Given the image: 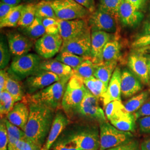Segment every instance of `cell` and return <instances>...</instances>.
<instances>
[{
    "mask_svg": "<svg viewBox=\"0 0 150 150\" xmlns=\"http://www.w3.org/2000/svg\"><path fill=\"white\" fill-rule=\"evenodd\" d=\"M43 26L45 28L46 33L47 34L59 33L58 20L52 18H45L42 19Z\"/></svg>",
    "mask_w": 150,
    "mask_h": 150,
    "instance_id": "obj_41",
    "label": "cell"
},
{
    "mask_svg": "<svg viewBox=\"0 0 150 150\" xmlns=\"http://www.w3.org/2000/svg\"><path fill=\"white\" fill-rule=\"evenodd\" d=\"M99 6L103 10L107 11L115 16L117 20V10L120 3L122 0H99Z\"/></svg>",
    "mask_w": 150,
    "mask_h": 150,
    "instance_id": "obj_39",
    "label": "cell"
},
{
    "mask_svg": "<svg viewBox=\"0 0 150 150\" xmlns=\"http://www.w3.org/2000/svg\"><path fill=\"white\" fill-rule=\"evenodd\" d=\"M23 6L24 5H20L13 7L10 13L2 20L0 21L1 28L17 26L21 17Z\"/></svg>",
    "mask_w": 150,
    "mask_h": 150,
    "instance_id": "obj_33",
    "label": "cell"
},
{
    "mask_svg": "<svg viewBox=\"0 0 150 150\" xmlns=\"http://www.w3.org/2000/svg\"><path fill=\"white\" fill-rule=\"evenodd\" d=\"M70 123V120L64 111L58 110L54 115L48 137L43 146L46 150H49L57 139L62 132Z\"/></svg>",
    "mask_w": 150,
    "mask_h": 150,
    "instance_id": "obj_19",
    "label": "cell"
},
{
    "mask_svg": "<svg viewBox=\"0 0 150 150\" xmlns=\"http://www.w3.org/2000/svg\"><path fill=\"white\" fill-rule=\"evenodd\" d=\"M145 56L147 58V64L149 67V77H150V54H145Z\"/></svg>",
    "mask_w": 150,
    "mask_h": 150,
    "instance_id": "obj_56",
    "label": "cell"
},
{
    "mask_svg": "<svg viewBox=\"0 0 150 150\" xmlns=\"http://www.w3.org/2000/svg\"><path fill=\"white\" fill-rule=\"evenodd\" d=\"M53 150H81L69 136L55 141Z\"/></svg>",
    "mask_w": 150,
    "mask_h": 150,
    "instance_id": "obj_38",
    "label": "cell"
},
{
    "mask_svg": "<svg viewBox=\"0 0 150 150\" xmlns=\"http://www.w3.org/2000/svg\"><path fill=\"white\" fill-rule=\"evenodd\" d=\"M137 10L141 11L144 8L148 0H126Z\"/></svg>",
    "mask_w": 150,
    "mask_h": 150,
    "instance_id": "obj_51",
    "label": "cell"
},
{
    "mask_svg": "<svg viewBox=\"0 0 150 150\" xmlns=\"http://www.w3.org/2000/svg\"><path fill=\"white\" fill-rule=\"evenodd\" d=\"M13 97L7 91L0 92V113L1 117L7 115L15 104Z\"/></svg>",
    "mask_w": 150,
    "mask_h": 150,
    "instance_id": "obj_36",
    "label": "cell"
},
{
    "mask_svg": "<svg viewBox=\"0 0 150 150\" xmlns=\"http://www.w3.org/2000/svg\"><path fill=\"white\" fill-rule=\"evenodd\" d=\"M108 121L119 130L131 133L135 131L136 120L134 115L127 112L125 108L116 113Z\"/></svg>",
    "mask_w": 150,
    "mask_h": 150,
    "instance_id": "obj_22",
    "label": "cell"
},
{
    "mask_svg": "<svg viewBox=\"0 0 150 150\" xmlns=\"http://www.w3.org/2000/svg\"><path fill=\"white\" fill-rule=\"evenodd\" d=\"M58 22L59 34L64 41L76 38L90 28L85 19L67 21L58 19Z\"/></svg>",
    "mask_w": 150,
    "mask_h": 150,
    "instance_id": "obj_14",
    "label": "cell"
},
{
    "mask_svg": "<svg viewBox=\"0 0 150 150\" xmlns=\"http://www.w3.org/2000/svg\"><path fill=\"white\" fill-rule=\"evenodd\" d=\"M149 34H150V20L145 23L142 35H146Z\"/></svg>",
    "mask_w": 150,
    "mask_h": 150,
    "instance_id": "obj_54",
    "label": "cell"
},
{
    "mask_svg": "<svg viewBox=\"0 0 150 150\" xmlns=\"http://www.w3.org/2000/svg\"><path fill=\"white\" fill-rule=\"evenodd\" d=\"M7 39L11 54L15 57L28 54L33 45V40L18 32L9 33Z\"/></svg>",
    "mask_w": 150,
    "mask_h": 150,
    "instance_id": "obj_17",
    "label": "cell"
},
{
    "mask_svg": "<svg viewBox=\"0 0 150 150\" xmlns=\"http://www.w3.org/2000/svg\"><path fill=\"white\" fill-rule=\"evenodd\" d=\"M11 53L7 43L4 39L1 38L0 42V69L5 70L8 64L11 59Z\"/></svg>",
    "mask_w": 150,
    "mask_h": 150,
    "instance_id": "obj_37",
    "label": "cell"
},
{
    "mask_svg": "<svg viewBox=\"0 0 150 150\" xmlns=\"http://www.w3.org/2000/svg\"><path fill=\"white\" fill-rule=\"evenodd\" d=\"M41 150H46V149H45V148H44V147H42V149H41Z\"/></svg>",
    "mask_w": 150,
    "mask_h": 150,
    "instance_id": "obj_59",
    "label": "cell"
},
{
    "mask_svg": "<svg viewBox=\"0 0 150 150\" xmlns=\"http://www.w3.org/2000/svg\"><path fill=\"white\" fill-rule=\"evenodd\" d=\"M36 16L41 19L52 18L58 20L50 1L41 0L36 4Z\"/></svg>",
    "mask_w": 150,
    "mask_h": 150,
    "instance_id": "obj_35",
    "label": "cell"
},
{
    "mask_svg": "<svg viewBox=\"0 0 150 150\" xmlns=\"http://www.w3.org/2000/svg\"><path fill=\"white\" fill-rule=\"evenodd\" d=\"M71 77H65L47 87L28 95V102L41 105L51 108L54 111L61 106V103L66 87Z\"/></svg>",
    "mask_w": 150,
    "mask_h": 150,
    "instance_id": "obj_2",
    "label": "cell"
},
{
    "mask_svg": "<svg viewBox=\"0 0 150 150\" xmlns=\"http://www.w3.org/2000/svg\"><path fill=\"white\" fill-rule=\"evenodd\" d=\"M150 95V91L146 90L131 97L123 104L126 111L131 113L136 112L146 102Z\"/></svg>",
    "mask_w": 150,
    "mask_h": 150,
    "instance_id": "obj_27",
    "label": "cell"
},
{
    "mask_svg": "<svg viewBox=\"0 0 150 150\" xmlns=\"http://www.w3.org/2000/svg\"><path fill=\"white\" fill-rule=\"evenodd\" d=\"M127 65L130 70L143 85H150V77L147 58L145 54L134 50L129 54Z\"/></svg>",
    "mask_w": 150,
    "mask_h": 150,
    "instance_id": "obj_13",
    "label": "cell"
},
{
    "mask_svg": "<svg viewBox=\"0 0 150 150\" xmlns=\"http://www.w3.org/2000/svg\"><path fill=\"white\" fill-rule=\"evenodd\" d=\"M123 108L125 106L121 101L116 100L108 103L105 106V113L107 120H108L113 115Z\"/></svg>",
    "mask_w": 150,
    "mask_h": 150,
    "instance_id": "obj_40",
    "label": "cell"
},
{
    "mask_svg": "<svg viewBox=\"0 0 150 150\" xmlns=\"http://www.w3.org/2000/svg\"><path fill=\"white\" fill-rule=\"evenodd\" d=\"M30 115L29 106L26 102L15 103L11 111L6 115V119L12 125L24 131Z\"/></svg>",
    "mask_w": 150,
    "mask_h": 150,
    "instance_id": "obj_20",
    "label": "cell"
},
{
    "mask_svg": "<svg viewBox=\"0 0 150 150\" xmlns=\"http://www.w3.org/2000/svg\"><path fill=\"white\" fill-rule=\"evenodd\" d=\"M100 150H107L127 142L134 139V135L114 127L108 122L100 125Z\"/></svg>",
    "mask_w": 150,
    "mask_h": 150,
    "instance_id": "obj_4",
    "label": "cell"
},
{
    "mask_svg": "<svg viewBox=\"0 0 150 150\" xmlns=\"http://www.w3.org/2000/svg\"><path fill=\"white\" fill-rule=\"evenodd\" d=\"M2 2L13 6L20 5L21 0H1Z\"/></svg>",
    "mask_w": 150,
    "mask_h": 150,
    "instance_id": "obj_53",
    "label": "cell"
},
{
    "mask_svg": "<svg viewBox=\"0 0 150 150\" xmlns=\"http://www.w3.org/2000/svg\"><path fill=\"white\" fill-rule=\"evenodd\" d=\"M5 121L8 134V150H19L17 143L25 136V132L21 129L10 123L6 118Z\"/></svg>",
    "mask_w": 150,
    "mask_h": 150,
    "instance_id": "obj_28",
    "label": "cell"
},
{
    "mask_svg": "<svg viewBox=\"0 0 150 150\" xmlns=\"http://www.w3.org/2000/svg\"><path fill=\"white\" fill-rule=\"evenodd\" d=\"M144 14L126 0H122L118 6L117 18L122 25L127 27L138 25L144 18Z\"/></svg>",
    "mask_w": 150,
    "mask_h": 150,
    "instance_id": "obj_16",
    "label": "cell"
},
{
    "mask_svg": "<svg viewBox=\"0 0 150 150\" xmlns=\"http://www.w3.org/2000/svg\"></svg>",
    "mask_w": 150,
    "mask_h": 150,
    "instance_id": "obj_60",
    "label": "cell"
},
{
    "mask_svg": "<svg viewBox=\"0 0 150 150\" xmlns=\"http://www.w3.org/2000/svg\"><path fill=\"white\" fill-rule=\"evenodd\" d=\"M121 70L117 66L110 81L107 90L102 99L104 107L113 101H121Z\"/></svg>",
    "mask_w": 150,
    "mask_h": 150,
    "instance_id": "obj_21",
    "label": "cell"
},
{
    "mask_svg": "<svg viewBox=\"0 0 150 150\" xmlns=\"http://www.w3.org/2000/svg\"><path fill=\"white\" fill-rule=\"evenodd\" d=\"M63 42L59 33H46L35 43V51L41 57L50 59L60 52Z\"/></svg>",
    "mask_w": 150,
    "mask_h": 150,
    "instance_id": "obj_9",
    "label": "cell"
},
{
    "mask_svg": "<svg viewBox=\"0 0 150 150\" xmlns=\"http://www.w3.org/2000/svg\"><path fill=\"white\" fill-rule=\"evenodd\" d=\"M21 30L24 35L32 40L38 39L46 33L42 19L38 17H36L31 25L26 28H21Z\"/></svg>",
    "mask_w": 150,
    "mask_h": 150,
    "instance_id": "obj_29",
    "label": "cell"
},
{
    "mask_svg": "<svg viewBox=\"0 0 150 150\" xmlns=\"http://www.w3.org/2000/svg\"><path fill=\"white\" fill-rule=\"evenodd\" d=\"M117 64L118 62L117 61H107L96 64L93 76L101 81L107 88L113 74L117 66Z\"/></svg>",
    "mask_w": 150,
    "mask_h": 150,
    "instance_id": "obj_24",
    "label": "cell"
},
{
    "mask_svg": "<svg viewBox=\"0 0 150 150\" xmlns=\"http://www.w3.org/2000/svg\"><path fill=\"white\" fill-rule=\"evenodd\" d=\"M55 59L74 70L88 58L68 52H59Z\"/></svg>",
    "mask_w": 150,
    "mask_h": 150,
    "instance_id": "obj_34",
    "label": "cell"
},
{
    "mask_svg": "<svg viewBox=\"0 0 150 150\" xmlns=\"http://www.w3.org/2000/svg\"><path fill=\"white\" fill-rule=\"evenodd\" d=\"M36 17V4L24 5L18 26L21 28L28 27L32 24Z\"/></svg>",
    "mask_w": 150,
    "mask_h": 150,
    "instance_id": "obj_30",
    "label": "cell"
},
{
    "mask_svg": "<svg viewBox=\"0 0 150 150\" xmlns=\"http://www.w3.org/2000/svg\"><path fill=\"white\" fill-rule=\"evenodd\" d=\"M30 115L24 129L25 136L41 148L48 137L54 120V110L43 105L28 102Z\"/></svg>",
    "mask_w": 150,
    "mask_h": 150,
    "instance_id": "obj_1",
    "label": "cell"
},
{
    "mask_svg": "<svg viewBox=\"0 0 150 150\" xmlns=\"http://www.w3.org/2000/svg\"><path fill=\"white\" fill-rule=\"evenodd\" d=\"M84 85L87 90L98 98H102L107 90V87L102 81L92 76L89 79L83 80Z\"/></svg>",
    "mask_w": 150,
    "mask_h": 150,
    "instance_id": "obj_32",
    "label": "cell"
},
{
    "mask_svg": "<svg viewBox=\"0 0 150 150\" xmlns=\"http://www.w3.org/2000/svg\"><path fill=\"white\" fill-rule=\"evenodd\" d=\"M8 76L6 86V90L13 97L15 102L21 101L24 95V88L20 80L13 75L10 70L8 71Z\"/></svg>",
    "mask_w": 150,
    "mask_h": 150,
    "instance_id": "obj_25",
    "label": "cell"
},
{
    "mask_svg": "<svg viewBox=\"0 0 150 150\" xmlns=\"http://www.w3.org/2000/svg\"><path fill=\"white\" fill-rule=\"evenodd\" d=\"M141 150H150V136L146 137L140 144Z\"/></svg>",
    "mask_w": 150,
    "mask_h": 150,
    "instance_id": "obj_52",
    "label": "cell"
},
{
    "mask_svg": "<svg viewBox=\"0 0 150 150\" xmlns=\"http://www.w3.org/2000/svg\"><path fill=\"white\" fill-rule=\"evenodd\" d=\"M113 33L102 31H91V59L95 64L103 62V50L106 45L115 39Z\"/></svg>",
    "mask_w": 150,
    "mask_h": 150,
    "instance_id": "obj_15",
    "label": "cell"
},
{
    "mask_svg": "<svg viewBox=\"0 0 150 150\" xmlns=\"http://www.w3.org/2000/svg\"><path fill=\"white\" fill-rule=\"evenodd\" d=\"M132 47L134 50L143 48L150 46V34L141 35L132 43Z\"/></svg>",
    "mask_w": 150,
    "mask_h": 150,
    "instance_id": "obj_44",
    "label": "cell"
},
{
    "mask_svg": "<svg viewBox=\"0 0 150 150\" xmlns=\"http://www.w3.org/2000/svg\"><path fill=\"white\" fill-rule=\"evenodd\" d=\"M60 52H68L91 59V28L76 38L64 41Z\"/></svg>",
    "mask_w": 150,
    "mask_h": 150,
    "instance_id": "obj_10",
    "label": "cell"
},
{
    "mask_svg": "<svg viewBox=\"0 0 150 150\" xmlns=\"http://www.w3.org/2000/svg\"><path fill=\"white\" fill-rule=\"evenodd\" d=\"M143 89V83L128 69L121 71V96L128 98L134 96Z\"/></svg>",
    "mask_w": 150,
    "mask_h": 150,
    "instance_id": "obj_18",
    "label": "cell"
},
{
    "mask_svg": "<svg viewBox=\"0 0 150 150\" xmlns=\"http://www.w3.org/2000/svg\"><path fill=\"white\" fill-rule=\"evenodd\" d=\"M0 150H8V134L5 118H1L0 122Z\"/></svg>",
    "mask_w": 150,
    "mask_h": 150,
    "instance_id": "obj_42",
    "label": "cell"
},
{
    "mask_svg": "<svg viewBox=\"0 0 150 150\" xmlns=\"http://www.w3.org/2000/svg\"><path fill=\"white\" fill-rule=\"evenodd\" d=\"M83 80L73 75L67 83L61 103V107L67 116H74L80 106L86 93Z\"/></svg>",
    "mask_w": 150,
    "mask_h": 150,
    "instance_id": "obj_3",
    "label": "cell"
},
{
    "mask_svg": "<svg viewBox=\"0 0 150 150\" xmlns=\"http://www.w3.org/2000/svg\"><path fill=\"white\" fill-rule=\"evenodd\" d=\"M117 19L100 6L92 13L88 20L91 31H102L110 33L117 32Z\"/></svg>",
    "mask_w": 150,
    "mask_h": 150,
    "instance_id": "obj_12",
    "label": "cell"
},
{
    "mask_svg": "<svg viewBox=\"0 0 150 150\" xmlns=\"http://www.w3.org/2000/svg\"><path fill=\"white\" fill-rule=\"evenodd\" d=\"M40 69L52 72L60 78L71 77L73 75V69L56 59L42 61L40 66Z\"/></svg>",
    "mask_w": 150,
    "mask_h": 150,
    "instance_id": "obj_23",
    "label": "cell"
},
{
    "mask_svg": "<svg viewBox=\"0 0 150 150\" xmlns=\"http://www.w3.org/2000/svg\"><path fill=\"white\" fill-rule=\"evenodd\" d=\"M81 150H98L100 148V133L97 127H87L69 135Z\"/></svg>",
    "mask_w": 150,
    "mask_h": 150,
    "instance_id": "obj_11",
    "label": "cell"
},
{
    "mask_svg": "<svg viewBox=\"0 0 150 150\" xmlns=\"http://www.w3.org/2000/svg\"><path fill=\"white\" fill-rule=\"evenodd\" d=\"M95 69L96 64L92 62L90 58H88L73 70V75L83 80L93 76Z\"/></svg>",
    "mask_w": 150,
    "mask_h": 150,
    "instance_id": "obj_31",
    "label": "cell"
},
{
    "mask_svg": "<svg viewBox=\"0 0 150 150\" xmlns=\"http://www.w3.org/2000/svg\"><path fill=\"white\" fill-rule=\"evenodd\" d=\"M45 1H50V2H52V1H54L55 0H45Z\"/></svg>",
    "mask_w": 150,
    "mask_h": 150,
    "instance_id": "obj_58",
    "label": "cell"
},
{
    "mask_svg": "<svg viewBox=\"0 0 150 150\" xmlns=\"http://www.w3.org/2000/svg\"><path fill=\"white\" fill-rule=\"evenodd\" d=\"M76 114L83 118L94 121L99 125L107 121L105 113L100 106L99 98L87 88L85 95Z\"/></svg>",
    "mask_w": 150,
    "mask_h": 150,
    "instance_id": "obj_7",
    "label": "cell"
},
{
    "mask_svg": "<svg viewBox=\"0 0 150 150\" xmlns=\"http://www.w3.org/2000/svg\"><path fill=\"white\" fill-rule=\"evenodd\" d=\"M17 146L19 150H41L42 149L28 139L25 136L18 141Z\"/></svg>",
    "mask_w": 150,
    "mask_h": 150,
    "instance_id": "obj_43",
    "label": "cell"
},
{
    "mask_svg": "<svg viewBox=\"0 0 150 150\" xmlns=\"http://www.w3.org/2000/svg\"><path fill=\"white\" fill-rule=\"evenodd\" d=\"M15 6L7 4L2 1L0 3V21L2 20Z\"/></svg>",
    "mask_w": 150,
    "mask_h": 150,
    "instance_id": "obj_49",
    "label": "cell"
},
{
    "mask_svg": "<svg viewBox=\"0 0 150 150\" xmlns=\"http://www.w3.org/2000/svg\"><path fill=\"white\" fill-rule=\"evenodd\" d=\"M121 46L116 38L111 40L106 45L103 50V62L117 61L121 58Z\"/></svg>",
    "mask_w": 150,
    "mask_h": 150,
    "instance_id": "obj_26",
    "label": "cell"
},
{
    "mask_svg": "<svg viewBox=\"0 0 150 150\" xmlns=\"http://www.w3.org/2000/svg\"><path fill=\"white\" fill-rule=\"evenodd\" d=\"M60 79L59 77L52 72L39 69L26 79L23 84L24 91L28 95H31Z\"/></svg>",
    "mask_w": 150,
    "mask_h": 150,
    "instance_id": "obj_8",
    "label": "cell"
},
{
    "mask_svg": "<svg viewBox=\"0 0 150 150\" xmlns=\"http://www.w3.org/2000/svg\"><path fill=\"white\" fill-rule=\"evenodd\" d=\"M8 72L5 70L0 71V92L5 91Z\"/></svg>",
    "mask_w": 150,
    "mask_h": 150,
    "instance_id": "obj_50",
    "label": "cell"
},
{
    "mask_svg": "<svg viewBox=\"0 0 150 150\" xmlns=\"http://www.w3.org/2000/svg\"><path fill=\"white\" fill-rule=\"evenodd\" d=\"M41 57L37 54H27L15 57L9 70L20 80L27 79L40 69Z\"/></svg>",
    "mask_w": 150,
    "mask_h": 150,
    "instance_id": "obj_5",
    "label": "cell"
},
{
    "mask_svg": "<svg viewBox=\"0 0 150 150\" xmlns=\"http://www.w3.org/2000/svg\"><path fill=\"white\" fill-rule=\"evenodd\" d=\"M134 50H136V51L140 52H142L143 54H150V46L145 47H143V48Z\"/></svg>",
    "mask_w": 150,
    "mask_h": 150,
    "instance_id": "obj_55",
    "label": "cell"
},
{
    "mask_svg": "<svg viewBox=\"0 0 150 150\" xmlns=\"http://www.w3.org/2000/svg\"><path fill=\"white\" fill-rule=\"evenodd\" d=\"M50 4L57 18L61 20L84 19L90 12L74 0H55Z\"/></svg>",
    "mask_w": 150,
    "mask_h": 150,
    "instance_id": "obj_6",
    "label": "cell"
},
{
    "mask_svg": "<svg viewBox=\"0 0 150 150\" xmlns=\"http://www.w3.org/2000/svg\"><path fill=\"white\" fill-rule=\"evenodd\" d=\"M107 150H141L140 144L136 139H132L122 145Z\"/></svg>",
    "mask_w": 150,
    "mask_h": 150,
    "instance_id": "obj_45",
    "label": "cell"
},
{
    "mask_svg": "<svg viewBox=\"0 0 150 150\" xmlns=\"http://www.w3.org/2000/svg\"><path fill=\"white\" fill-rule=\"evenodd\" d=\"M80 5L82 6L90 13H92L95 11V0H74Z\"/></svg>",
    "mask_w": 150,
    "mask_h": 150,
    "instance_id": "obj_48",
    "label": "cell"
},
{
    "mask_svg": "<svg viewBox=\"0 0 150 150\" xmlns=\"http://www.w3.org/2000/svg\"><path fill=\"white\" fill-rule=\"evenodd\" d=\"M137 122L140 132L150 134V116L144 117L138 119Z\"/></svg>",
    "mask_w": 150,
    "mask_h": 150,
    "instance_id": "obj_46",
    "label": "cell"
},
{
    "mask_svg": "<svg viewBox=\"0 0 150 150\" xmlns=\"http://www.w3.org/2000/svg\"><path fill=\"white\" fill-rule=\"evenodd\" d=\"M134 115L136 121L141 117L150 116V100L146 102Z\"/></svg>",
    "mask_w": 150,
    "mask_h": 150,
    "instance_id": "obj_47",
    "label": "cell"
},
{
    "mask_svg": "<svg viewBox=\"0 0 150 150\" xmlns=\"http://www.w3.org/2000/svg\"><path fill=\"white\" fill-rule=\"evenodd\" d=\"M23 1L27 4H35V2H36L37 0H23Z\"/></svg>",
    "mask_w": 150,
    "mask_h": 150,
    "instance_id": "obj_57",
    "label": "cell"
}]
</instances>
